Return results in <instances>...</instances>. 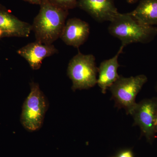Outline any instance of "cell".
<instances>
[{"label":"cell","mask_w":157,"mask_h":157,"mask_svg":"<svg viewBox=\"0 0 157 157\" xmlns=\"http://www.w3.org/2000/svg\"><path fill=\"white\" fill-rule=\"evenodd\" d=\"M40 10L32 25L36 41L51 45L60 38L69 14L68 10L54 6L48 0L40 5Z\"/></svg>","instance_id":"obj_1"},{"label":"cell","mask_w":157,"mask_h":157,"mask_svg":"<svg viewBox=\"0 0 157 157\" xmlns=\"http://www.w3.org/2000/svg\"><path fill=\"white\" fill-rule=\"evenodd\" d=\"M108 31L110 35L121 40L124 47L132 43H147L157 35V28L140 23L129 13H119L110 21Z\"/></svg>","instance_id":"obj_2"},{"label":"cell","mask_w":157,"mask_h":157,"mask_svg":"<svg viewBox=\"0 0 157 157\" xmlns=\"http://www.w3.org/2000/svg\"><path fill=\"white\" fill-rule=\"evenodd\" d=\"M95 59L92 54L84 55L78 52L70 60L67 74L73 82V91L88 89L97 84L98 68Z\"/></svg>","instance_id":"obj_3"},{"label":"cell","mask_w":157,"mask_h":157,"mask_svg":"<svg viewBox=\"0 0 157 157\" xmlns=\"http://www.w3.org/2000/svg\"><path fill=\"white\" fill-rule=\"evenodd\" d=\"M147 81V77L143 74L130 77L120 76L109 88L116 106L132 115L137 104L136 96Z\"/></svg>","instance_id":"obj_4"},{"label":"cell","mask_w":157,"mask_h":157,"mask_svg":"<svg viewBox=\"0 0 157 157\" xmlns=\"http://www.w3.org/2000/svg\"><path fill=\"white\" fill-rule=\"evenodd\" d=\"M30 87V92L23 106L21 121L26 130L34 132L42 126L48 104L39 84L33 82Z\"/></svg>","instance_id":"obj_5"},{"label":"cell","mask_w":157,"mask_h":157,"mask_svg":"<svg viewBox=\"0 0 157 157\" xmlns=\"http://www.w3.org/2000/svg\"><path fill=\"white\" fill-rule=\"evenodd\" d=\"M157 112V98L146 99L137 103L132 115L135 124L140 127L142 135L149 143L154 140Z\"/></svg>","instance_id":"obj_6"},{"label":"cell","mask_w":157,"mask_h":157,"mask_svg":"<svg viewBox=\"0 0 157 157\" xmlns=\"http://www.w3.org/2000/svg\"><path fill=\"white\" fill-rule=\"evenodd\" d=\"M77 7L99 22H110L119 14L113 0H78Z\"/></svg>","instance_id":"obj_7"},{"label":"cell","mask_w":157,"mask_h":157,"mask_svg":"<svg viewBox=\"0 0 157 157\" xmlns=\"http://www.w3.org/2000/svg\"><path fill=\"white\" fill-rule=\"evenodd\" d=\"M89 34L88 23L74 17L68 20L60 38L67 45L78 48L87 40Z\"/></svg>","instance_id":"obj_8"},{"label":"cell","mask_w":157,"mask_h":157,"mask_svg":"<svg viewBox=\"0 0 157 157\" xmlns=\"http://www.w3.org/2000/svg\"><path fill=\"white\" fill-rule=\"evenodd\" d=\"M58 52L52 44L47 45L37 41L29 43L17 51V53L25 59L33 70H39L44 59Z\"/></svg>","instance_id":"obj_9"},{"label":"cell","mask_w":157,"mask_h":157,"mask_svg":"<svg viewBox=\"0 0 157 157\" xmlns=\"http://www.w3.org/2000/svg\"><path fill=\"white\" fill-rule=\"evenodd\" d=\"M0 29L2 32V37L26 38L32 31V25L20 20L0 6Z\"/></svg>","instance_id":"obj_10"},{"label":"cell","mask_w":157,"mask_h":157,"mask_svg":"<svg viewBox=\"0 0 157 157\" xmlns=\"http://www.w3.org/2000/svg\"><path fill=\"white\" fill-rule=\"evenodd\" d=\"M124 48V46L121 45L116 55L112 58L101 62L100 67L98 68L99 77L97 84L101 89L103 94H106L107 90L119 78L117 70L120 65L119 64L118 59L120 55L122 53Z\"/></svg>","instance_id":"obj_11"},{"label":"cell","mask_w":157,"mask_h":157,"mask_svg":"<svg viewBox=\"0 0 157 157\" xmlns=\"http://www.w3.org/2000/svg\"><path fill=\"white\" fill-rule=\"evenodd\" d=\"M129 14L144 25H157V0H140L137 8Z\"/></svg>","instance_id":"obj_12"},{"label":"cell","mask_w":157,"mask_h":157,"mask_svg":"<svg viewBox=\"0 0 157 157\" xmlns=\"http://www.w3.org/2000/svg\"><path fill=\"white\" fill-rule=\"evenodd\" d=\"M54 6L69 11L77 7L78 0H48Z\"/></svg>","instance_id":"obj_13"},{"label":"cell","mask_w":157,"mask_h":157,"mask_svg":"<svg viewBox=\"0 0 157 157\" xmlns=\"http://www.w3.org/2000/svg\"><path fill=\"white\" fill-rule=\"evenodd\" d=\"M117 157H135L132 150L129 149L122 150L118 153Z\"/></svg>","instance_id":"obj_14"},{"label":"cell","mask_w":157,"mask_h":157,"mask_svg":"<svg viewBox=\"0 0 157 157\" xmlns=\"http://www.w3.org/2000/svg\"><path fill=\"white\" fill-rule=\"evenodd\" d=\"M23 1L28 2L30 4L40 6L44 0H23Z\"/></svg>","instance_id":"obj_15"},{"label":"cell","mask_w":157,"mask_h":157,"mask_svg":"<svg viewBox=\"0 0 157 157\" xmlns=\"http://www.w3.org/2000/svg\"><path fill=\"white\" fill-rule=\"evenodd\" d=\"M128 3L130 4H134L137 2V0H126Z\"/></svg>","instance_id":"obj_16"},{"label":"cell","mask_w":157,"mask_h":157,"mask_svg":"<svg viewBox=\"0 0 157 157\" xmlns=\"http://www.w3.org/2000/svg\"><path fill=\"white\" fill-rule=\"evenodd\" d=\"M155 129L156 131V132L157 133V112L156 115V119Z\"/></svg>","instance_id":"obj_17"},{"label":"cell","mask_w":157,"mask_h":157,"mask_svg":"<svg viewBox=\"0 0 157 157\" xmlns=\"http://www.w3.org/2000/svg\"><path fill=\"white\" fill-rule=\"evenodd\" d=\"M2 36V32L1 30L0 29V37Z\"/></svg>","instance_id":"obj_18"},{"label":"cell","mask_w":157,"mask_h":157,"mask_svg":"<svg viewBox=\"0 0 157 157\" xmlns=\"http://www.w3.org/2000/svg\"></svg>","instance_id":"obj_19"},{"label":"cell","mask_w":157,"mask_h":157,"mask_svg":"<svg viewBox=\"0 0 157 157\" xmlns=\"http://www.w3.org/2000/svg\"></svg>","instance_id":"obj_20"}]
</instances>
